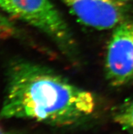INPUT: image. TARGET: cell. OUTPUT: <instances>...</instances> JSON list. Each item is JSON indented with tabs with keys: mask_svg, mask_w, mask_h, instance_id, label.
<instances>
[{
	"mask_svg": "<svg viewBox=\"0 0 133 134\" xmlns=\"http://www.w3.org/2000/svg\"><path fill=\"white\" fill-rule=\"evenodd\" d=\"M96 98L54 70L29 61L10 63L0 116L54 126L74 125L93 114Z\"/></svg>",
	"mask_w": 133,
	"mask_h": 134,
	"instance_id": "cell-1",
	"label": "cell"
},
{
	"mask_svg": "<svg viewBox=\"0 0 133 134\" xmlns=\"http://www.w3.org/2000/svg\"><path fill=\"white\" fill-rule=\"evenodd\" d=\"M0 9L45 34L66 53L75 50L72 33L50 0H0Z\"/></svg>",
	"mask_w": 133,
	"mask_h": 134,
	"instance_id": "cell-2",
	"label": "cell"
},
{
	"mask_svg": "<svg viewBox=\"0 0 133 134\" xmlns=\"http://www.w3.org/2000/svg\"><path fill=\"white\" fill-rule=\"evenodd\" d=\"M105 76L113 87L133 80V21L128 19L113 29L105 61Z\"/></svg>",
	"mask_w": 133,
	"mask_h": 134,
	"instance_id": "cell-3",
	"label": "cell"
},
{
	"mask_svg": "<svg viewBox=\"0 0 133 134\" xmlns=\"http://www.w3.org/2000/svg\"><path fill=\"white\" fill-rule=\"evenodd\" d=\"M83 25L96 30L114 29L129 19V2L123 0H61Z\"/></svg>",
	"mask_w": 133,
	"mask_h": 134,
	"instance_id": "cell-4",
	"label": "cell"
},
{
	"mask_svg": "<svg viewBox=\"0 0 133 134\" xmlns=\"http://www.w3.org/2000/svg\"><path fill=\"white\" fill-rule=\"evenodd\" d=\"M114 121L124 131L133 134V99L118 108L114 114Z\"/></svg>",
	"mask_w": 133,
	"mask_h": 134,
	"instance_id": "cell-5",
	"label": "cell"
},
{
	"mask_svg": "<svg viewBox=\"0 0 133 134\" xmlns=\"http://www.w3.org/2000/svg\"><path fill=\"white\" fill-rule=\"evenodd\" d=\"M0 9V38H9L16 35V29Z\"/></svg>",
	"mask_w": 133,
	"mask_h": 134,
	"instance_id": "cell-6",
	"label": "cell"
},
{
	"mask_svg": "<svg viewBox=\"0 0 133 134\" xmlns=\"http://www.w3.org/2000/svg\"><path fill=\"white\" fill-rule=\"evenodd\" d=\"M0 134H7L5 131H3V129H2L1 126H0Z\"/></svg>",
	"mask_w": 133,
	"mask_h": 134,
	"instance_id": "cell-7",
	"label": "cell"
},
{
	"mask_svg": "<svg viewBox=\"0 0 133 134\" xmlns=\"http://www.w3.org/2000/svg\"><path fill=\"white\" fill-rule=\"evenodd\" d=\"M123 1H125V2H130V0H123Z\"/></svg>",
	"mask_w": 133,
	"mask_h": 134,
	"instance_id": "cell-8",
	"label": "cell"
}]
</instances>
